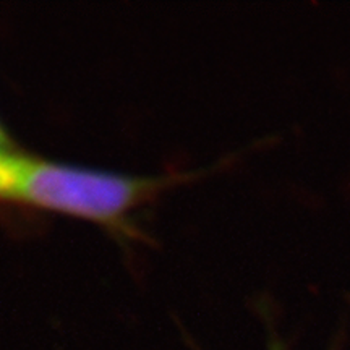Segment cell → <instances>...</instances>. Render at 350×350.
Returning a JSON list of instances; mask_svg holds the SVG:
<instances>
[{"mask_svg": "<svg viewBox=\"0 0 350 350\" xmlns=\"http://www.w3.org/2000/svg\"><path fill=\"white\" fill-rule=\"evenodd\" d=\"M167 182V178L78 167L10 151L0 154V198L107 227H120L131 211L151 200Z\"/></svg>", "mask_w": 350, "mask_h": 350, "instance_id": "cell-1", "label": "cell"}, {"mask_svg": "<svg viewBox=\"0 0 350 350\" xmlns=\"http://www.w3.org/2000/svg\"><path fill=\"white\" fill-rule=\"evenodd\" d=\"M8 150H10V143H8L7 135L3 133L2 129H0V154H2V152H8Z\"/></svg>", "mask_w": 350, "mask_h": 350, "instance_id": "cell-2", "label": "cell"}, {"mask_svg": "<svg viewBox=\"0 0 350 350\" xmlns=\"http://www.w3.org/2000/svg\"><path fill=\"white\" fill-rule=\"evenodd\" d=\"M269 350H282V349L279 347L278 344H273V345H271V349H269Z\"/></svg>", "mask_w": 350, "mask_h": 350, "instance_id": "cell-3", "label": "cell"}]
</instances>
